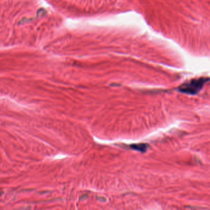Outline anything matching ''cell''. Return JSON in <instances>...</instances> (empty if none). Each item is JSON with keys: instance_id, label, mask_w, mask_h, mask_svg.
I'll use <instances>...</instances> for the list:
<instances>
[{"instance_id": "6da1fadb", "label": "cell", "mask_w": 210, "mask_h": 210, "mask_svg": "<svg viewBox=\"0 0 210 210\" xmlns=\"http://www.w3.org/2000/svg\"><path fill=\"white\" fill-rule=\"evenodd\" d=\"M208 81L209 78L206 77L194 78L181 84L178 88V91L182 93L195 95L199 93L204 84Z\"/></svg>"}, {"instance_id": "7a4b0ae2", "label": "cell", "mask_w": 210, "mask_h": 210, "mask_svg": "<svg viewBox=\"0 0 210 210\" xmlns=\"http://www.w3.org/2000/svg\"><path fill=\"white\" fill-rule=\"evenodd\" d=\"M129 147L131 149H132L134 150L138 151V152H146L149 147V145L147 144L139 143L132 144V145H130Z\"/></svg>"}]
</instances>
